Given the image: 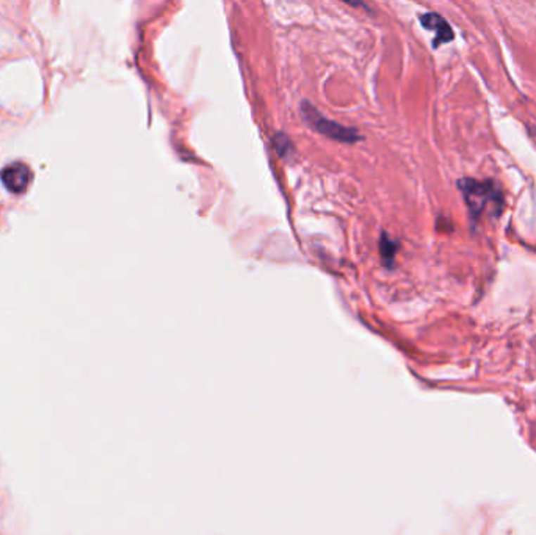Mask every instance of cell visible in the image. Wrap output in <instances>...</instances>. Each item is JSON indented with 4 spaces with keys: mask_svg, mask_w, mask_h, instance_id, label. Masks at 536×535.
Returning a JSON list of instances; mask_svg holds the SVG:
<instances>
[{
    "mask_svg": "<svg viewBox=\"0 0 536 535\" xmlns=\"http://www.w3.org/2000/svg\"><path fill=\"white\" fill-rule=\"evenodd\" d=\"M473 218L482 215H499L502 212V191L492 181L463 180L458 182Z\"/></svg>",
    "mask_w": 536,
    "mask_h": 535,
    "instance_id": "6da1fadb",
    "label": "cell"
},
{
    "mask_svg": "<svg viewBox=\"0 0 536 535\" xmlns=\"http://www.w3.org/2000/svg\"><path fill=\"white\" fill-rule=\"evenodd\" d=\"M2 182L5 187L8 189L13 194H23L27 190L32 180V171L30 168L24 165V163H13V165L5 167L0 173Z\"/></svg>",
    "mask_w": 536,
    "mask_h": 535,
    "instance_id": "3957f363",
    "label": "cell"
},
{
    "mask_svg": "<svg viewBox=\"0 0 536 535\" xmlns=\"http://www.w3.org/2000/svg\"><path fill=\"white\" fill-rule=\"evenodd\" d=\"M421 23L427 30L435 32V47L441 46L444 43H450L453 39V30L449 25V23L442 18L436 15V13H427V15L421 16Z\"/></svg>",
    "mask_w": 536,
    "mask_h": 535,
    "instance_id": "277c9868",
    "label": "cell"
},
{
    "mask_svg": "<svg viewBox=\"0 0 536 535\" xmlns=\"http://www.w3.org/2000/svg\"><path fill=\"white\" fill-rule=\"evenodd\" d=\"M342 2H345L352 6H361V8H366V10L369 8V6L364 4V0H342Z\"/></svg>",
    "mask_w": 536,
    "mask_h": 535,
    "instance_id": "8992f818",
    "label": "cell"
},
{
    "mask_svg": "<svg viewBox=\"0 0 536 535\" xmlns=\"http://www.w3.org/2000/svg\"><path fill=\"white\" fill-rule=\"evenodd\" d=\"M273 145H274V149H276V153L281 157H286V156H288L293 151V146H292L291 140H288L284 134H278L276 137H274Z\"/></svg>",
    "mask_w": 536,
    "mask_h": 535,
    "instance_id": "5b68a950",
    "label": "cell"
},
{
    "mask_svg": "<svg viewBox=\"0 0 536 535\" xmlns=\"http://www.w3.org/2000/svg\"><path fill=\"white\" fill-rule=\"evenodd\" d=\"M301 113H303L305 121H307V125L311 126L314 130H317L319 134L328 137V139H333L336 141H343V143H355L361 139L359 134L356 132L355 129H350L339 125V122L331 121L323 116L317 108H315L311 102L305 101L301 104Z\"/></svg>",
    "mask_w": 536,
    "mask_h": 535,
    "instance_id": "7a4b0ae2",
    "label": "cell"
}]
</instances>
